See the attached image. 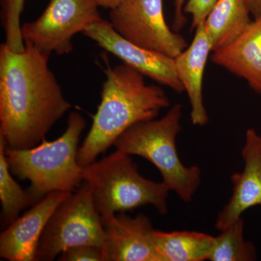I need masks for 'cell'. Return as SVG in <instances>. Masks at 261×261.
<instances>
[{
  "mask_svg": "<svg viewBox=\"0 0 261 261\" xmlns=\"http://www.w3.org/2000/svg\"><path fill=\"white\" fill-rule=\"evenodd\" d=\"M242 157L243 171L231 175L232 195L216 218L215 227L219 231L248 209L261 206V135L254 128L247 130Z\"/></svg>",
  "mask_w": 261,
  "mask_h": 261,
  "instance_id": "11",
  "label": "cell"
},
{
  "mask_svg": "<svg viewBox=\"0 0 261 261\" xmlns=\"http://www.w3.org/2000/svg\"><path fill=\"white\" fill-rule=\"evenodd\" d=\"M82 34L145 76L177 93L185 92L176 74L174 58L129 42L115 31L110 21L102 18Z\"/></svg>",
  "mask_w": 261,
  "mask_h": 261,
  "instance_id": "9",
  "label": "cell"
},
{
  "mask_svg": "<svg viewBox=\"0 0 261 261\" xmlns=\"http://www.w3.org/2000/svg\"><path fill=\"white\" fill-rule=\"evenodd\" d=\"M86 126L82 115L73 111L68 115L64 133L57 140H44L29 149L5 147L10 172L30 181L27 190L34 205L51 192H73L82 185L83 168L77 157L81 135Z\"/></svg>",
  "mask_w": 261,
  "mask_h": 261,
  "instance_id": "3",
  "label": "cell"
},
{
  "mask_svg": "<svg viewBox=\"0 0 261 261\" xmlns=\"http://www.w3.org/2000/svg\"><path fill=\"white\" fill-rule=\"evenodd\" d=\"M94 1L98 6L111 10L119 4L121 0H94Z\"/></svg>",
  "mask_w": 261,
  "mask_h": 261,
  "instance_id": "24",
  "label": "cell"
},
{
  "mask_svg": "<svg viewBox=\"0 0 261 261\" xmlns=\"http://www.w3.org/2000/svg\"><path fill=\"white\" fill-rule=\"evenodd\" d=\"M6 143L0 135V200H1V226L7 228L19 217L20 211L34 202L27 190H24L15 181L10 172L6 155Z\"/></svg>",
  "mask_w": 261,
  "mask_h": 261,
  "instance_id": "17",
  "label": "cell"
},
{
  "mask_svg": "<svg viewBox=\"0 0 261 261\" xmlns=\"http://www.w3.org/2000/svg\"><path fill=\"white\" fill-rule=\"evenodd\" d=\"M246 3L250 14L254 18L261 16V0H246Z\"/></svg>",
  "mask_w": 261,
  "mask_h": 261,
  "instance_id": "23",
  "label": "cell"
},
{
  "mask_svg": "<svg viewBox=\"0 0 261 261\" xmlns=\"http://www.w3.org/2000/svg\"><path fill=\"white\" fill-rule=\"evenodd\" d=\"M109 21L129 42L171 58L188 47L186 39L166 23L163 0H121L111 10Z\"/></svg>",
  "mask_w": 261,
  "mask_h": 261,
  "instance_id": "8",
  "label": "cell"
},
{
  "mask_svg": "<svg viewBox=\"0 0 261 261\" xmlns=\"http://www.w3.org/2000/svg\"><path fill=\"white\" fill-rule=\"evenodd\" d=\"M60 261H104L102 248L93 245L70 247L58 257Z\"/></svg>",
  "mask_w": 261,
  "mask_h": 261,
  "instance_id": "20",
  "label": "cell"
},
{
  "mask_svg": "<svg viewBox=\"0 0 261 261\" xmlns=\"http://www.w3.org/2000/svg\"><path fill=\"white\" fill-rule=\"evenodd\" d=\"M182 108L176 104L160 119L140 122L130 127L114 143L116 149L149 161L161 173L163 182L183 202H190L201 185L199 166L182 163L176 138L181 130Z\"/></svg>",
  "mask_w": 261,
  "mask_h": 261,
  "instance_id": "4",
  "label": "cell"
},
{
  "mask_svg": "<svg viewBox=\"0 0 261 261\" xmlns=\"http://www.w3.org/2000/svg\"><path fill=\"white\" fill-rule=\"evenodd\" d=\"M211 60L261 94V16L254 19L236 40L213 51Z\"/></svg>",
  "mask_w": 261,
  "mask_h": 261,
  "instance_id": "14",
  "label": "cell"
},
{
  "mask_svg": "<svg viewBox=\"0 0 261 261\" xmlns=\"http://www.w3.org/2000/svg\"><path fill=\"white\" fill-rule=\"evenodd\" d=\"M49 57L30 44L21 51L0 46V135L7 147L39 145L71 108Z\"/></svg>",
  "mask_w": 261,
  "mask_h": 261,
  "instance_id": "1",
  "label": "cell"
},
{
  "mask_svg": "<svg viewBox=\"0 0 261 261\" xmlns=\"http://www.w3.org/2000/svg\"><path fill=\"white\" fill-rule=\"evenodd\" d=\"M205 20L195 29L191 44L174 58L178 80L187 92L191 107L190 119L194 126H204L209 121L204 104V73L212 49L205 29Z\"/></svg>",
  "mask_w": 261,
  "mask_h": 261,
  "instance_id": "13",
  "label": "cell"
},
{
  "mask_svg": "<svg viewBox=\"0 0 261 261\" xmlns=\"http://www.w3.org/2000/svg\"><path fill=\"white\" fill-rule=\"evenodd\" d=\"M154 238L160 261H203L208 258L214 237L198 231L155 229Z\"/></svg>",
  "mask_w": 261,
  "mask_h": 261,
  "instance_id": "16",
  "label": "cell"
},
{
  "mask_svg": "<svg viewBox=\"0 0 261 261\" xmlns=\"http://www.w3.org/2000/svg\"><path fill=\"white\" fill-rule=\"evenodd\" d=\"M94 0H50L42 14L21 25L24 44H30L51 56L68 54L72 39L100 20Z\"/></svg>",
  "mask_w": 261,
  "mask_h": 261,
  "instance_id": "7",
  "label": "cell"
},
{
  "mask_svg": "<svg viewBox=\"0 0 261 261\" xmlns=\"http://www.w3.org/2000/svg\"><path fill=\"white\" fill-rule=\"evenodd\" d=\"M105 73L100 103L79 148L77 161L82 168L114 145L130 127L154 119L170 106L167 94L161 87L147 84L145 75L125 63L108 66Z\"/></svg>",
  "mask_w": 261,
  "mask_h": 261,
  "instance_id": "2",
  "label": "cell"
},
{
  "mask_svg": "<svg viewBox=\"0 0 261 261\" xmlns=\"http://www.w3.org/2000/svg\"><path fill=\"white\" fill-rule=\"evenodd\" d=\"M25 0H0L1 25L5 34V44L14 51H23L20 17Z\"/></svg>",
  "mask_w": 261,
  "mask_h": 261,
  "instance_id": "19",
  "label": "cell"
},
{
  "mask_svg": "<svg viewBox=\"0 0 261 261\" xmlns=\"http://www.w3.org/2000/svg\"><path fill=\"white\" fill-rule=\"evenodd\" d=\"M104 228L92 190L87 181L58 206L43 230L36 261H51L70 247L93 245L102 247Z\"/></svg>",
  "mask_w": 261,
  "mask_h": 261,
  "instance_id": "6",
  "label": "cell"
},
{
  "mask_svg": "<svg viewBox=\"0 0 261 261\" xmlns=\"http://www.w3.org/2000/svg\"><path fill=\"white\" fill-rule=\"evenodd\" d=\"M104 228V261H160L154 228L149 217L126 213L101 216Z\"/></svg>",
  "mask_w": 261,
  "mask_h": 261,
  "instance_id": "10",
  "label": "cell"
},
{
  "mask_svg": "<svg viewBox=\"0 0 261 261\" xmlns=\"http://www.w3.org/2000/svg\"><path fill=\"white\" fill-rule=\"evenodd\" d=\"M186 0H175V13L173 19V30L176 32L181 31L186 24L187 18L184 13Z\"/></svg>",
  "mask_w": 261,
  "mask_h": 261,
  "instance_id": "22",
  "label": "cell"
},
{
  "mask_svg": "<svg viewBox=\"0 0 261 261\" xmlns=\"http://www.w3.org/2000/svg\"><path fill=\"white\" fill-rule=\"evenodd\" d=\"M71 193L51 192L15 220L0 235V257L9 261H35L43 230L58 206Z\"/></svg>",
  "mask_w": 261,
  "mask_h": 261,
  "instance_id": "12",
  "label": "cell"
},
{
  "mask_svg": "<svg viewBox=\"0 0 261 261\" xmlns=\"http://www.w3.org/2000/svg\"><path fill=\"white\" fill-rule=\"evenodd\" d=\"M84 181L91 187L94 205L100 216L126 213L145 205L159 214L168 211L169 189L161 182L140 174L130 155L116 149L82 168Z\"/></svg>",
  "mask_w": 261,
  "mask_h": 261,
  "instance_id": "5",
  "label": "cell"
},
{
  "mask_svg": "<svg viewBox=\"0 0 261 261\" xmlns=\"http://www.w3.org/2000/svg\"><path fill=\"white\" fill-rule=\"evenodd\" d=\"M250 15L246 0H217L204 22L212 53L236 40L252 23Z\"/></svg>",
  "mask_w": 261,
  "mask_h": 261,
  "instance_id": "15",
  "label": "cell"
},
{
  "mask_svg": "<svg viewBox=\"0 0 261 261\" xmlns=\"http://www.w3.org/2000/svg\"><path fill=\"white\" fill-rule=\"evenodd\" d=\"M244 226V220L241 217L220 231V234L214 238L207 260H256V247L251 241L245 240Z\"/></svg>",
  "mask_w": 261,
  "mask_h": 261,
  "instance_id": "18",
  "label": "cell"
},
{
  "mask_svg": "<svg viewBox=\"0 0 261 261\" xmlns=\"http://www.w3.org/2000/svg\"><path fill=\"white\" fill-rule=\"evenodd\" d=\"M216 2L217 0H187L184 13L192 15V29H195L205 20Z\"/></svg>",
  "mask_w": 261,
  "mask_h": 261,
  "instance_id": "21",
  "label": "cell"
}]
</instances>
